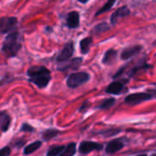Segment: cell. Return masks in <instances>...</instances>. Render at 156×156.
<instances>
[{
	"instance_id": "obj_28",
	"label": "cell",
	"mask_w": 156,
	"mask_h": 156,
	"mask_svg": "<svg viewBox=\"0 0 156 156\" xmlns=\"http://www.w3.org/2000/svg\"><path fill=\"white\" fill-rule=\"evenodd\" d=\"M89 1V0H78V2H80V3H82V4H86V3H87Z\"/></svg>"
},
{
	"instance_id": "obj_6",
	"label": "cell",
	"mask_w": 156,
	"mask_h": 156,
	"mask_svg": "<svg viewBox=\"0 0 156 156\" xmlns=\"http://www.w3.org/2000/svg\"><path fill=\"white\" fill-rule=\"evenodd\" d=\"M103 145L101 143L96 142V141H90V140H85L82 141L79 146V151L83 154H87L91 152L92 151H101L103 150Z\"/></svg>"
},
{
	"instance_id": "obj_8",
	"label": "cell",
	"mask_w": 156,
	"mask_h": 156,
	"mask_svg": "<svg viewBox=\"0 0 156 156\" xmlns=\"http://www.w3.org/2000/svg\"><path fill=\"white\" fill-rule=\"evenodd\" d=\"M83 62V59L80 57L74 58L73 60H67L66 62H62V64H61L58 67V70L60 71H68V70H76L80 67V65Z\"/></svg>"
},
{
	"instance_id": "obj_27",
	"label": "cell",
	"mask_w": 156,
	"mask_h": 156,
	"mask_svg": "<svg viewBox=\"0 0 156 156\" xmlns=\"http://www.w3.org/2000/svg\"><path fill=\"white\" fill-rule=\"evenodd\" d=\"M89 108V103L87 102V101H86V102H84V104L81 106V108H80V112H86L87 111V109Z\"/></svg>"
},
{
	"instance_id": "obj_13",
	"label": "cell",
	"mask_w": 156,
	"mask_h": 156,
	"mask_svg": "<svg viewBox=\"0 0 156 156\" xmlns=\"http://www.w3.org/2000/svg\"><path fill=\"white\" fill-rule=\"evenodd\" d=\"M142 50V47L140 45H136V46H132V47H129L125 50H123V51L121 52V59L122 60H128L131 57H133L134 55H136L137 53H139L140 51Z\"/></svg>"
},
{
	"instance_id": "obj_23",
	"label": "cell",
	"mask_w": 156,
	"mask_h": 156,
	"mask_svg": "<svg viewBox=\"0 0 156 156\" xmlns=\"http://www.w3.org/2000/svg\"><path fill=\"white\" fill-rule=\"evenodd\" d=\"M115 98H108V99H105L98 108H100V109H108L109 108H111L114 104H115Z\"/></svg>"
},
{
	"instance_id": "obj_18",
	"label": "cell",
	"mask_w": 156,
	"mask_h": 156,
	"mask_svg": "<svg viewBox=\"0 0 156 156\" xmlns=\"http://www.w3.org/2000/svg\"><path fill=\"white\" fill-rule=\"evenodd\" d=\"M109 29H110V26L108 23L102 22V23H99L98 25L95 26L93 28V30H91V33L95 34V35H99V34H102V33L108 31Z\"/></svg>"
},
{
	"instance_id": "obj_5",
	"label": "cell",
	"mask_w": 156,
	"mask_h": 156,
	"mask_svg": "<svg viewBox=\"0 0 156 156\" xmlns=\"http://www.w3.org/2000/svg\"><path fill=\"white\" fill-rule=\"evenodd\" d=\"M151 98H152V96L151 94L135 93V94H131V95L126 97L125 103H127L129 105H138V104H140L144 101L151 99Z\"/></svg>"
},
{
	"instance_id": "obj_10",
	"label": "cell",
	"mask_w": 156,
	"mask_h": 156,
	"mask_svg": "<svg viewBox=\"0 0 156 156\" xmlns=\"http://www.w3.org/2000/svg\"><path fill=\"white\" fill-rule=\"evenodd\" d=\"M124 146H125V143L123 142V140L121 139H115V140L109 141L107 144L106 152L108 153V154L115 153V152L120 151L121 149H123Z\"/></svg>"
},
{
	"instance_id": "obj_25",
	"label": "cell",
	"mask_w": 156,
	"mask_h": 156,
	"mask_svg": "<svg viewBox=\"0 0 156 156\" xmlns=\"http://www.w3.org/2000/svg\"><path fill=\"white\" fill-rule=\"evenodd\" d=\"M11 153V149L7 146V147H4L0 150V156H9Z\"/></svg>"
},
{
	"instance_id": "obj_12",
	"label": "cell",
	"mask_w": 156,
	"mask_h": 156,
	"mask_svg": "<svg viewBox=\"0 0 156 156\" xmlns=\"http://www.w3.org/2000/svg\"><path fill=\"white\" fill-rule=\"evenodd\" d=\"M11 124V118L6 111H0V129L3 132L9 130Z\"/></svg>"
},
{
	"instance_id": "obj_24",
	"label": "cell",
	"mask_w": 156,
	"mask_h": 156,
	"mask_svg": "<svg viewBox=\"0 0 156 156\" xmlns=\"http://www.w3.org/2000/svg\"><path fill=\"white\" fill-rule=\"evenodd\" d=\"M21 131H25V132H33L34 131V128L32 126H30L28 123H24L22 124L21 128H20Z\"/></svg>"
},
{
	"instance_id": "obj_20",
	"label": "cell",
	"mask_w": 156,
	"mask_h": 156,
	"mask_svg": "<svg viewBox=\"0 0 156 156\" xmlns=\"http://www.w3.org/2000/svg\"><path fill=\"white\" fill-rule=\"evenodd\" d=\"M60 133V131L58 129H49L47 130H45L43 133H42V138L44 140H51L52 138L56 137L58 134Z\"/></svg>"
},
{
	"instance_id": "obj_15",
	"label": "cell",
	"mask_w": 156,
	"mask_h": 156,
	"mask_svg": "<svg viewBox=\"0 0 156 156\" xmlns=\"http://www.w3.org/2000/svg\"><path fill=\"white\" fill-rule=\"evenodd\" d=\"M117 55H118V51L116 50H113V49H110L108 51H107V52L105 53L104 57H103V60H102V62L104 64H111L115 62L116 58H117Z\"/></svg>"
},
{
	"instance_id": "obj_3",
	"label": "cell",
	"mask_w": 156,
	"mask_h": 156,
	"mask_svg": "<svg viewBox=\"0 0 156 156\" xmlns=\"http://www.w3.org/2000/svg\"><path fill=\"white\" fill-rule=\"evenodd\" d=\"M90 79V75L86 72H77L70 74L66 79V85L70 88H77L86 84Z\"/></svg>"
},
{
	"instance_id": "obj_14",
	"label": "cell",
	"mask_w": 156,
	"mask_h": 156,
	"mask_svg": "<svg viewBox=\"0 0 156 156\" xmlns=\"http://www.w3.org/2000/svg\"><path fill=\"white\" fill-rule=\"evenodd\" d=\"M124 89V83L122 82H113L106 89L108 94L111 95H119Z\"/></svg>"
},
{
	"instance_id": "obj_22",
	"label": "cell",
	"mask_w": 156,
	"mask_h": 156,
	"mask_svg": "<svg viewBox=\"0 0 156 156\" xmlns=\"http://www.w3.org/2000/svg\"><path fill=\"white\" fill-rule=\"evenodd\" d=\"M64 147L65 146L61 145V146H53V147L50 148L47 152V156H58L62 151Z\"/></svg>"
},
{
	"instance_id": "obj_1",
	"label": "cell",
	"mask_w": 156,
	"mask_h": 156,
	"mask_svg": "<svg viewBox=\"0 0 156 156\" xmlns=\"http://www.w3.org/2000/svg\"><path fill=\"white\" fill-rule=\"evenodd\" d=\"M29 78V82L35 85L39 88H45L51 79V72L45 66H33L30 67L27 72Z\"/></svg>"
},
{
	"instance_id": "obj_11",
	"label": "cell",
	"mask_w": 156,
	"mask_h": 156,
	"mask_svg": "<svg viewBox=\"0 0 156 156\" xmlns=\"http://www.w3.org/2000/svg\"><path fill=\"white\" fill-rule=\"evenodd\" d=\"M129 14H130V11H129V9L126 6L121 7V8L118 9L111 15L110 22H111L112 25H115V24H117V22H118L120 19H122V18H124V17H127V16H129Z\"/></svg>"
},
{
	"instance_id": "obj_19",
	"label": "cell",
	"mask_w": 156,
	"mask_h": 156,
	"mask_svg": "<svg viewBox=\"0 0 156 156\" xmlns=\"http://www.w3.org/2000/svg\"><path fill=\"white\" fill-rule=\"evenodd\" d=\"M41 144H42V143H41V141H40V140H36V141H34V142L29 144V145L26 146L25 149H24V154H25V155H29V154H30V153H33L35 151H37L39 148H41Z\"/></svg>"
},
{
	"instance_id": "obj_7",
	"label": "cell",
	"mask_w": 156,
	"mask_h": 156,
	"mask_svg": "<svg viewBox=\"0 0 156 156\" xmlns=\"http://www.w3.org/2000/svg\"><path fill=\"white\" fill-rule=\"evenodd\" d=\"M74 51V47H73V41H69L65 44V46L63 47V49L61 51V52L59 53L58 57H57V62H66L67 60H69Z\"/></svg>"
},
{
	"instance_id": "obj_30",
	"label": "cell",
	"mask_w": 156,
	"mask_h": 156,
	"mask_svg": "<svg viewBox=\"0 0 156 156\" xmlns=\"http://www.w3.org/2000/svg\"><path fill=\"white\" fill-rule=\"evenodd\" d=\"M137 156H147V154H140V155H137Z\"/></svg>"
},
{
	"instance_id": "obj_9",
	"label": "cell",
	"mask_w": 156,
	"mask_h": 156,
	"mask_svg": "<svg viewBox=\"0 0 156 156\" xmlns=\"http://www.w3.org/2000/svg\"><path fill=\"white\" fill-rule=\"evenodd\" d=\"M80 24V15L77 11H71L66 17V26L69 29H76Z\"/></svg>"
},
{
	"instance_id": "obj_26",
	"label": "cell",
	"mask_w": 156,
	"mask_h": 156,
	"mask_svg": "<svg viewBox=\"0 0 156 156\" xmlns=\"http://www.w3.org/2000/svg\"><path fill=\"white\" fill-rule=\"evenodd\" d=\"M120 130H114V129H108V130H106V131H102L100 132V134L104 135L105 137H109L111 135H115L117 133H119Z\"/></svg>"
},
{
	"instance_id": "obj_16",
	"label": "cell",
	"mask_w": 156,
	"mask_h": 156,
	"mask_svg": "<svg viewBox=\"0 0 156 156\" xmlns=\"http://www.w3.org/2000/svg\"><path fill=\"white\" fill-rule=\"evenodd\" d=\"M92 42H93L92 37H87V38L83 39L80 41V51H81L82 54L86 55V54H87L89 52V50L91 48Z\"/></svg>"
},
{
	"instance_id": "obj_29",
	"label": "cell",
	"mask_w": 156,
	"mask_h": 156,
	"mask_svg": "<svg viewBox=\"0 0 156 156\" xmlns=\"http://www.w3.org/2000/svg\"><path fill=\"white\" fill-rule=\"evenodd\" d=\"M46 30H47V31H49V32H51V31H52V29H51V28H50V27H47V28H46Z\"/></svg>"
},
{
	"instance_id": "obj_17",
	"label": "cell",
	"mask_w": 156,
	"mask_h": 156,
	"mask_svg": "<svg viewBox=\"0 0 156 156\" xmlns=\"http://www.w3.org/2000/svg\"><path fill=\"white\" fill-rule=\"evenodd\" d=\"M76 152V143L70 142L67 146L64 147L62 151L58 156H73Z\"/></svg>"
},
{
	"instance_id": "obj_4",
	"label": "cell",
	"mask_w": 156,
	"mask_h": 156,
	"mask_svg": "<svg viewBox=\"0 0 156 156\" xmlns=\"http://www.w3.org/2000/svg\"><path fill=\"white\" fill-rule=\"evenodd\" d=\"M18 26V19L15 17L0 18V34H8L16 31Z\"/></svg>"
},
{
	"instance_id": "obj_21",
	"label": "cell",
	"mask_w": 156,
	"mask_h": 156,
	"mask_svg": "<svg viewBox=\"0 0 156 156\" xmlns=\"http://www.w3.org/2000/svg\"><path fill=\"white\" fill-rule=\"evenodd\" d=\"M116 1H117V0H108L107 3H106V4H105V5H104L97 13H96V16H99V15H101V14H103V13L108 11V10L115 5Z\"/></svg>"
},
{
	"instance_id": "obj_2",
	"label": "cell",
	"mask_w": 156,
	"mask_h": 156,
	"mask_svg": "<svg viewBox=\"0 0 156 156\" xmlns=\"http://www.w3.org/2000/svg\"><path fill=\"white\" fill-rule=\"evenodd\" d=\"M21 49V41H20V35L18 31H13L9 33L6 37L3 45H2V52L8 57H15L17 56L18 52Z\"/></svg>"
},
{
	"instance_id": "obj_31",
	"label": "cell",
	"mask_w": 156,
	"mask_h": 156,
	"mask_svg": "<svg viewBox=\"0 0 156 156\" xmlns=\"http://www.w3.org/2000/svg\"><path fill=\"white\" fill-rule=\"evenodd\" d=\"M151 156H156V152H154V153H152V154H151Z\"/></svg>"
}]
</instances>
